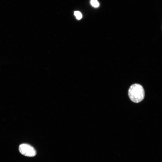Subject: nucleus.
Masks as SVG:
<instances>
[{
	"label": "nucleus",
	"mask_w": 162,
	"mask_h": 162,
	"mask_svg": "<svg viewBox=\"0 0 162 162\" xmlns=\"http://www.w3.org/2000/svg\"><path fill=\"white\" fill-rule=\"evenodd\" d=\"M128 94L130 100L133 102L138 103L141 101L145 97V91L142 85L134 84L130 87Z\"/></svg>",
	"instance_id": "1"
},
{
	"label": "nucleus",
	"mask_w": 162,
	"mask_h": 162,
	"mask_svg": "<svg viewBox=\"0 0 162 162\" xmlns=\"http://www.w3.org/2000/svg\"><path fill=\"white\" fill-rule=\"evenodd\" d=\"M20 152L22 155L27 157H32L36 154L35 148L30 145L27 143H22L19 147Z\"/></svg>",
	"instance_id": "2"
},
{
	"label": "nucleus",
	"mask_w": 162,
	"mask_h": 162,
	"mask_svg": "<svg viewBox=\"0 0 162 162\" xmlns=\"http://www.w3.org/2000/svg\"><path fill=\"white\" fill-rule=\"evenodd\" d=\"M91 4L92 6L95 8L99 7V4L97 0H91Z\"/></svg>",
	"instance_id": "3"
},
{
	"label": "nucleus",
	"mask_w": 162,
	"mask_h": 162,
	"mask_svg": "<svg viewBox=\"0 0 162 162\" xmlns=\"http://www.w3.org/2000/svg\"><path fill=\"white\" fill-rule=\"evenodd\" d=\"M74 14L77 20H80L82 18V14L80 11H75Z\"/></svg>",
	"instance_id": "4"
}]
</instances>
